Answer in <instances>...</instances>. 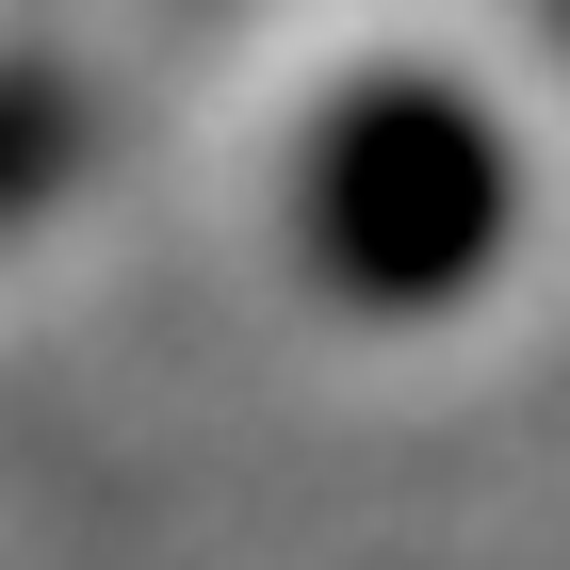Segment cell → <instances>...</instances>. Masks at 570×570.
<instances>
[{"mask_svg": "<svg viewBox=\"0 0 570 570\" xmlns=\"http://www.w3.org/2000/svg\"><path fill=\"white\" fill-rule=\"evenodd\" d=\"M522 213V164L489 131L456 82L392 66V82H343L326 98V131L294 164V228H309V277L343 309H440L473 294L489 245Z\"/></svg>", "mask_w": 570, "mask_h": 570, "instance_id": "6da1fadb", "label": "cell"}, {"mask_svg": "<svg viewBox=\"0 0 570 570\" xmlns=\"http://www.w3.org/2000/svg\"><path fill=\"white\" fill-rule=\"evenodd\" d=\"M66 164H82V98L49 82V66H0V228L33 213Z\"/></svg>", "mask_w": 570, "mask_h": 570, "instance_id": "7a4b0ae2", "label": "cell"}]
</instances>
